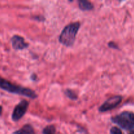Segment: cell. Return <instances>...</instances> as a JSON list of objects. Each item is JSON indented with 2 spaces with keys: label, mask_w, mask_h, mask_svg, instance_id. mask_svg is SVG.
<instances>
[{
  "label": "cell",
  "mask_w": 134,
  "mask_h": 134,
  "mask_svg": "<svg viewBox=\"0 0 134 134\" xmlns=\"http://www.w3.org/2000/svg\"><path fill=\"white\" fill-rule=\"evenodd\" d=\"M0 88L12 94L24 96L31 99H35L37 97L36 93L31 89L24 88L21 86L16 85L1 77H0Z\"/></svg>",
  "instance_id": "6da1fadb"
},
{
  "label": "cell",
  "mask_w": 134,
  "mask_h": 134,
  "mask_svg": "<svg viewBox=\"0 0 134 134\" xmlns=\"http://www.w3.org/2000/svg\"><path fill=\"white\" fill-rule=\"evenodd\" d=\"M81 24L78 22L71 23L66 26L59 37V41L64 46L69 47L74 44L76 35L79 29Z\"/></svg>",
  "instance_id": "7a4b0ae2"
},
{
  "label": "cell",
  "mask_w": 134,
  "mask_h": 134,
  "mask_svg": "<svg viewBox=\"0 0 134 134\" xmlns=\"http://www.w3.org/2000/svg\"><path fill=\"white\" fill-rule=\"evenodd\" d=\"M111 121L122 129L130 130L134 128V113L124 111L111 118Z\"/></svg>",
  "instance_id": "3957f363"
},
{
  "label": "cell",
  "mask_w": 134,
  "mask_h": 134,
  "mask_svg": "<svg viewBox=\"0 0 134 134\" xmlns=\"http://www.w3.org/2000/svg\"><path fill=\"white\" fill-rule=\"evenodd\" d=\"M122 101V97L120 96H112L107 99L104 104L99 107L98 110L101 113L109 111H111L121 103Z\"/></svg>",
  "instance_id": "277c9868"
},
{
  "label": "cell",
  "mask_w": 134,
  "mask_h": 134,
  "mask_svg": "<svg viewBox=\"0 0 134 134\" xmlns=\"http://www.w3.org/2000/svg\"><path fill=\"white\" fill-rule=\"evenodd\" d=\"M28 106H29V102L27 100L24 99L20 102L13 110L12 114V119L13 121L17 122L22 119L26 113Z\"/></svg>",
  "instance_id": "5b68a950"
},
{
  "label": "cell",
  "mask_w": 134,
  "mask_h": 134,
  "mask_svg": "<svg viewBox=\"0 0 134 134\" xmlns=\"http://www.w3.org/2000/svg\"><path fill=\"white\" fill-rule=\"evenodd\" d=\"M11 41L13 48L15 50H23L29 46V44L25 42L24 38L20 35H15L13 36L11 39Z\"/></svg>",
  "instance_id": "8992f818"
},
{
  "label": "cell",
  "mask_w": 134,
  "mask_h": 134,
  "mask_svg": "<svg viewBox=\"0 0 134 134\" xmlns=\"http://www.w3.org/2000/svg\"><path fill=\"white\" fill-rule=\"evenodd\" d=\"M13 134H35L34 128L31 125L26 124L22 128L14 131Z\"/></svg>",
  "instance_id": "52a82bcc"
},
{
  "label": "cell",
  "mask_w": 134,
  "mask_h": 134,
  "mask_svg": "<svg viewBox=\"0 0 134 134\" xmlns=\"http://www.w3.org/2000/svg\"><path fill=\"white\" fill-rule=\"evenodd\" d=\"M78 3L79 9L83 11H91L94 9V5L86 0H78Z\"/></svg>",
  "instance_id": "ba28073f"
},
{
  "label": "cell",
  "mask_w": 134,
  "mask_h": 134,
  "mask_svg": "<svg viewBox=\"0 0 134 134\" xmlns=\"http://www.w3.org/2000/svg\"><path fill=\"white\" fill-rule=\"evenodd\" d=\"M56 128L53 125H49L46 126L43 130V134H55Z\"/></svg>",
  "instance_id": "9c48e42d"
},
{
  "label": "cell",
  "mask_w": 134,
  "mask_h": 134,
  "mask_svg": "<svg viewBox=\"0 0 134 134\" xmlns=\"http://www.w3.org/2000/svg\"><path fill=\"white\" fill-rule=\"evenodd\" d=\"M65 94H66L67 98H69L71 99H73V100H76L78 98L77 94L72 90L67 89L65 91Z\"/></svg>",
  "instance_id": "30bf717a"
},
{
  "label": "cell",
  "mask_w": 134,
  "mask_h": 134,
  "mask_svg": "<svg viewBox=\"0 0 134 134\" xmlns=\"http://www.w3.org/2000/svg\"><path fill=\"white\" fill-rule=\"evenodd\" d=\"M110 133L111 134H123V133L122 132L121 130L117 127H113L111 128L110 130Z\"/></svg>",
  "instance_id": "8fae6325"
},
{
  "label": "cell",
  "mask_w": 134,
  "mask_h": 134,
  "mask_svg": "<svg viewBox=\"0 0 134 134\" xmlns=\"http://www.w3.org/2000/svg\"><path fill=\"white\" fill-rule=\"evenodd\" d=\"M108 46H109V48H111V49H119V46H118V45H116L115 43L113 42V41H111V42H109V43H108Z\"/></svg>",
  "instance_id": "7c38bea8"
},
{
  "label": "cell",
  "mask_w": 134,
  "mask_h": 134,
  "mask_svg": "<svg viewBox=\"0 0 134 134\" xmlns=\"http://www.w3.org/2000/svg\"><path fill=\"white\" fill-rule=\"evenodd\" d=\"M35 19L39 20V21H44L45 20V18L43 17H42V16H39V17H35Z\"/></svg>",
  "instance_id": "4fadbf2b"
},
{
  "label": "cell",
  "mask_w": 134,
  "mask_h": 134,
  "mask_svg": "<svg viewBox=\"0 0 134 134\" xmlns=\"http://www.w3.org/2000/svg\"><path fill=\"white\" fill-rule=\"evenodd\" d=\"M36 77H37V76L35 74H32L31 75V78L33 81H35V80H36V78H35Z\"/></svg>",
  "instance_id": "5bb4252c"
},
{
  "label": "cell",
  "mask_w": 134,
  "mask_h": 134,
  "mask_svg": "<svg viewBox=\"0 0 134 134\" xmlns=\"http://www.w3.org/2000/svg\"><path fill=\"white\" fill-rule=\"evenodd\" d=\"M2 109H3V108H2V106H1L0 105V116L2 115Z\"/></svg>",
  "instance_id": "9a60e30c"
},
{
  "label": "cell",
  "mask_w": 134,
  "mask_h": 134,
  "mask_svg": "<svg viewBox=\"0 0 134 134\" xmlns=\"http://www.w3.org/2000/svg\"><path fill=\"white\" fill-rule=\"evenodd\" d=\"M130 134H134V130H133V131H131V132H130Z\"/></svg>",
  "instance_id": "2e32d148"
}]
</instances>
